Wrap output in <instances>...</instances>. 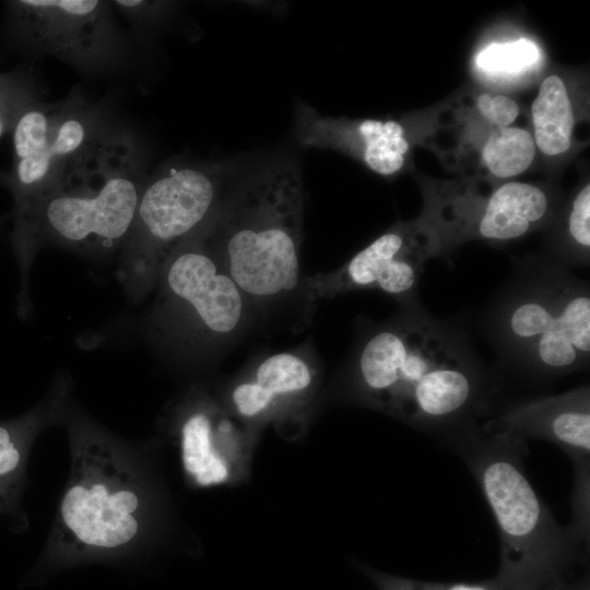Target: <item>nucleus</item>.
I'll return each mask as SVG.
<instances>
[{"mask_svg":"<svg viewBox=\"0 0 590 590\" xmlns=\"http://www.w3.org/2000/svg\"><path fill=\"white\" fill-rule=\"evenodd\" d=\"M496 391L467 330L420 303L363 338L346 381L351 401L441 437L485 417Z\"/></svg>","mask_w":590,"mask_h":590,"instance_id":"f257e3e1","label":"nucleus"},{"mask_svg":"<svg viewBox=\"0 0 590 590\" xmlns=\"http://www.w3.org/2000/svg\"><path fill=\"white\" fill-rule=\"evenodd\" d=\"M146 178L138 139L115 126L56 189L11 213V241L22 279V317L30 310L28 271L38 250L54 245L88 257L119 255L132 229Z\"/></svg>","mask_w":590,"mask_h":590,"instance_id":"f03ea898","label":"nucleus"},{"mask_svg":"<svg viewBox=\"0 0 590 590\" xmlns=\"http://www.w3.org/2000/svg\"><path fill=\"white\" fill-rule=\"evenodd\" d=\"M304 190L293 162H274L226 193L205 224L220 262L252 311H272L294 299L308 306L300 274Z\"/></svg>","mask_w":590,"mask_h":590,"instance_id":"7ed1b4c3","label":"nucleus"},{"mask_svg":"<svg viewBox=\"0 0 590 590\" xmlns=\"http://www.w3.org/2000/svg\"><path fill=\"white\" fill-rule=\"evenodd\" d=\"M71 469L50 548L68 557L119 554L145 542L154 526L156 494L127 445L70 406Z\"/></svg>","mask_w":590,"mask_h":590,"instance_id":"20e7f679","label":"nucleus"},{"mask_svg":"<svg viewBox=\"0 0 590 590\" xmlns=\"http://www.w3.org/2000/svg\"><path fill=\"white\" fill-rule=\"evenodd\" d=\"M474 476L496 521L500 560L495 590H542L562 582L586 545L560 526L522 467L526 442L484 432L469 422L441 437Z\"/></svg>","mask_w":590,"mask_h":590,"instance_id":"39448f33","label":"nucleus"},{"mask_svg":"<svg viewBox=\"0 0 590 590\" xmlns=\"http://www.w3.org/2000/svg\"><path fill=\"white\" fill-rule=\"evenodd\" d=\"M484 330L499 365L530 382L585 370L590 358V287L545 257L518 261L492 298Z\"/></svg>","mask_w":590,"mask_h":590,"instance_id":"423d86ee","label":"nucleus"},{"mask_svg":"<svg viewBox=\"0 0 590 590\" xmlns=\"http://www.w3.org/2000/svg\"><path fill=\"white\" fill-rule=\"evenodd\" d=\"M205 224L165 261L148 321L156 343L185 356L202 355L232 342L252 311L208 243Z\"/></svg>","mask_w":590,"mask_h":590,"instance_id":"0eeeda50","label":"nucleus"},{"mask_svg":"<svg viewBox=\"0 0 590 590\" xmlns=\"http://www.w3.org/2000/svg\"><path fill=\"white\" fill-rule=\"evenodd\" d=\"M220 163L173 162L148 175L130 235L119 252L118 279L139 303L155 288L170 253L214 214L225 196Z\"/></svg>","mask_w":590,"mask_h":590,"instance_id":"6e6552de","label":"nucleus"},{"mask_svg":"<svg viewBox=\"0 0 590 590\" xmlns=\"http://www.w3.org/2000/svg\"><path fill=\"white\" fill-rule=\"evenodd\" d=\"M114 127L106 110L79 92L28 106L11 132L12 170L1 178L13 197L12 213L56 189Z\"/></svg>","mask_w":590,"mask_h":590,"instance_id":"1a4fd4ad","label":"nucleus"},{"mask_svg":"<svg viewBox=\"0 0 590 590\" xmlns=\"http://www.w3.org/2000/svg\"><path fill=\"white\" fill-rule=\"evenodd\" d=\"M420 217L436 233L441 255L465 241L506 243L545 226L554 216L552 194L541 186L508 180L427 181Z\"/></svg>","mask_w":590,"mask_h":590,"instance_id":"9d476101","label":"nucleus"},{"mask_svg":"<svg viewBox=\"0 0 590 590\" xmlns=\"http://www.w3.org/2000/svg\"><path fill=\"white\" fill-rule=\"evenodd\" d=\"M111 8V2L99 0L8 1V27L27 54L105 73L125 66L130 55V40Z\"/></svg>","mask_w":590,"mask_h":590,"instance_id":"9b49d317","label":"nucleus"},{"mask_svg":"<svg viewBox=\"0 0 590 590\" xmlns=\"http://www.w3.org/2000/svg\"><path fill=\"white\" fill-rule=\"evenodd\" d=\"M440 241L420 216L398 222L330 272L305 276L311 304L358 290H377L402 306L417 304L425 262L440 257Z\"/></svg>","mask_w":590,"mask_h":590,"instance_id":"f8f14e48","label":"nucleus"},{"mask_svg":"<svg viewBox=\"0 0 590 590\" xmlns=\"http://www.w3.org/2000/svg\"><path fill=\"white\" fill-rule=\"evenodd\" d=\"M174 429L184 473L194 487L235 484L248 474L258 434L220 399L192 391L176 409Z\"/></svg>","mask_w":590,"mask_h":590,"instance_id":"ddd939ff","label":"nucleus"},{"mask_svg":"<svg viewBox=\"0 0 590 590\" xmlns=\"http://www.w3.org/2000/svg\"><path fill=\"white\" fill-rule=\"evenodd\" d=\"M321 385L318 361L306 349L261 357L225 388L220 399L248 428L304 420Z\"/></svg>","mask_w":590,"mask_h":590,"instance_id":"4468645a","label":"nucleus"},{"mask_svg":"<svg viewBox=\"0 0 590 590\" xmlns=\"http://www.w3.org/2000/svg\"><path fill=\"white\" fill-rule=\"evenodd\" d=\"M432 145L444 164L464 179L508 181L532 165L536 148L523 127H497L484 119L470 97L438 117Z\"/></svg>","mask_w":590,"mask_h":590,"instance_id":"2eb2a0df","label":"nucleus"},{"mask_svg":"<svg viewBox=\"0 0 590 590\" xmlns=\"http://www.w3.org/2000/svg\"><path fill=\"white\" fill-rule=\"evenodd\" d=\"M485 418L480 427L486 433L524 442L533 438L556 445L573 461L575 481L590 480L589 385L494 406Z\"/></svg>","mask_w":590,"mask_h":590,"instance_id":"dca6fc26","label":"nucleus"},{"mask_svg":"<svg viewBox=\"0 0 590 590\" xmlns=\"http://www.w3.org/2000/svg\"><path fill=\"white\" fill-rule=\"evenodd\" d=\"M295 137L303 146L338 151L385 177L404 168L411 149L401 121L324 116L304 102L296 103Z\"/></svg>","mask_w":590,"mask_h":590,"instance_id":"f3484780","label":"nucleus"},{"mask_svg":"<svg viewBox=\"0 0 590 590\" xmlns=\"http://www.w3.org/2000/svg\"><path fill=\"white\" fill-rule=\"evenodd\" d=\"M69 408L68 384L59 380L24 414L0 420V514L19 512L31 448L44 428L66 420Z\"/></svg>","mask_w":590,"mask_h":590,"instance_id":"a211bd4d","label":"nucleus"},{"mask_svg":"<svg viewBox=\"0 0 590 590\" xmlns=\"http://www.w3.org/2000/svg\"><path fill=\"white\" fill-rule=\"evenodd\" d=\"M532 138L547 158L566 155L575 143L577 105L568 81L559 73L547 74L531 104Z\"/></svg>","mask_w":590,"mask_h":590,"instance_id":"6ab92c4d","label":"nucleus"},{"mask_svg":"<svg viewBox=\"0 0 590 590\" xmlns=\"http://www.w3.org/2000/svg\"><path fill=\"white\" fill-rule=\"evenodd\" d=\"M546 259L566 268H588L590 260V185L571 198Z\"/></svg>","mask_w":590,"mask_h":590,"instance_id":"aec40b11","label":"nucleus"},{"mask_svg":"<svg viewBox=\"0 0 590 590\" xmlns=\"http://www.w3.org/2000/svg\"><path fill=\"white\" fill-rule=\"evenodd\" d=\"M541 55L538 45L528 38L491 43L476 55L475 66L487 78L514 79L533 69Z\"/></svg>","mask_w":590,"mask_h":590,"instance_id":"412c9836","label":"nucleus"},{"mask_svg":"<svg viewBox=\"0 0 590 590\" xmlns=\"http://www.w3.org/2000/svg\"><path fill=\"white\" fill-rule=\"evenodd\" d=\"M38 99V85L30 69L0 72V138L12 132L19 117Z\"/></svg>","mask_w":590,"mask_h":590,"instance_id":"4be33fe9","label":"nucleus"},{"mask_svg":"<svg viewBox=\"0 0 590 590\" xmlns=\"http://www.w3.org/2000/svg\"><path fill=\"white\" fill-rule=\"evenodd\" d=\"M365 570L380 590H495L489 580L483 583L434 582L391 576L367 567Z\"/></svg>","mask_w":590,"mask_h":590,"instance_id":"5701e85b","label":"nucleus"},{"mask_svg":"<svg viewBox=\"0 0 590 590\" xmlns=\"http://www.w3.org/2000/svg\"><path fill=\"white\" fill-rule=\"evenodd\" d=\"M475 110L497 127L514 126L520 114L518 103L504 94L480 92L470 97Z\"/></svg>","mask_w":590,"mask_h":590,"instance_id":"b1692460","label":"nucleus"},{"mask_svg":"<svg viewBox=\"0 0 590 590\" xmlns=\"http://www.w3.org/2000/svg\"><path fill=\"white\" fill-rule=\"evenodd\" d=\"M111 4L137 27L160 21L169 8L168 2L162 1L118 0L111 1Z\"/></svg>","mask_w":590,"mask_h":590,"instance_id":"393cba45","label":"nucleus"},{"mask_svg":"<svg viewBox=\"0 0 590 590\" xmlns=\"http://www.w3.org/2000/svg\"><path fill=\"white\" fill-rule=\"evenodd\" d=\"M542 590H573V587L569 588L562 581L558 583L552 585L547 588H544Z\"/></svg>","mask_w":590,"mask_h":590,"instance_id":"a878e982","label":"nucleus"},{"mask_svg":"<svg viewBox=\"0 0 590 590\" xmlns=\"http://www.w3.org/2000/svg\"><path fill=\"white\" fill-rule=\"evenodd\" d=\"M573 590H589V583L583 580L579 586L573 587Z\"/></svg>","mask_w":590,"mask_h":590,"instance_id":"bb28decb","label":"nucleus"},{"mask_svg":"<svg viewBox=\"0 0 590 590\" xmlns=\"http://www.w3.org/2000/svg\"><path fill=\"white\" fill-rule=\"evenodd\" d=\"M0 178H1V176H0Z\"/></svg>","mask_w":590,"mask_h":590,"instance_id":"cd10ccee","label":"nucleus"}]
</instances>
